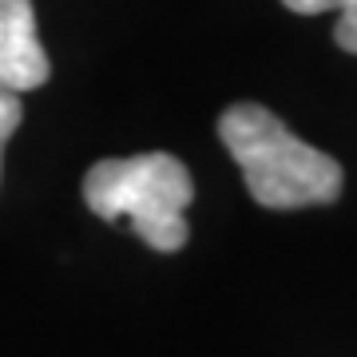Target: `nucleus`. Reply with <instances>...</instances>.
I'll return each mask as SVG.
<instances>
[{
  "mask_svg": "<svg viewBox=\"0 0 357 357\" xmlns=\"http://www.w3.org/2000/svg\"><path fill=\"white\" fill-rule=\"evenodd\" d=\"M333 40H337V48L357 56V0H349L342 13H337V28H333Z\"/></svg>",
  "mask_w": 357,
  "mask_h": 357,
  "instance_id": "5",
  "label": "nucleus"
},
{
  "mask_svg": "<svg viewBox=\"0 0 357 357\" xmlns=\"http://www.w3.org/2000/svg\"><path fill=\"white\" fill-rule=\"evenodd\" d=\"M290 13H302V16H318V13H342L349 0H282Z\"/></svg>",
  "mask_w": 357,
  "mask_h": 357,
  "instance_id": "6",
  "label": "nucleus"
},
{
  "mask_svg": "<svg viewBox=\"0 0 357 357\" xmlns=\"http://www.w3.org/2000/svg\"><path fill=\"white\" fill-rule=\"evenodd\" d=\"M195 199L191 171L167 151L131 159H100L84 175V203L100 218H128L143 243L159 255L187 246V206Z\"/></svg>",
  "mask_w": 357,
  "mask_h": 357,
  "instance_id": "2",
  "label": "nucleus"
},
{
  "mask_svg": "<svg viewBox=\"0 0 357 357\" xmlns=\"http://www.w3.org/2000/svg\"><path fill=\"white\" fill-rule=\"evenodd\" d=\"M20 115H24V107H20V96L0 88V163H4V143L13 139V131L20 128Z\"/></svg>",
  "mask_w": 357,
  "mask_h": 357,
  "instance_id": "4",
  "label": "nucleus"
},
{
  "mask_svg": "<svg viewBox=\"0 0 357 357\" xmlns=\"http://www.w3.org/2000/svg\"><path fill=\"white\" fill-rule=\"evenodd\" d=\"M48 52L36 36L32 0H0V88L4 91H36L48 84Z\"/></svg>",
  "mask_w": 357,
  "mask_h": 357,
  "instance_id": "3",
  "label": "nucleus"
},
{
  "mask_svg": "<svg viewBox=\"0 0 357 357\" xmlns=\"http://www.w3.org/2000/svg\"><path fill=\"white\" fill-rule=\"evenodd\" d=\"M218 139L227 143L258 206L298 211V206H326L342 195L345 175L337 159L302 143L262 103L227 107L218 119Z\"/></svg>",
  "mask_w": 357,
  "mask_h": 357,
  "instance_id": "1",
  "label": "nucleus"
}]
</instances>
